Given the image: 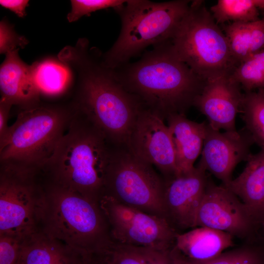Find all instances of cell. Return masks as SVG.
Listing matches in <instances>:
<instances>
[{"label": "cell", "mask_w": 264, "mask_h": 264, "mask_svg": "<svg viewBox=\"0 0 264 264\" xmlns=\"http://www.w3.org/2000/svg\"><path fill=\"white\" fill-rule=\"evenodd\" d=\"M102 53L80 38L67 45L57 58L68 69L69 102L88 119L114 146L128 147L131 135L143 106L117 79L114 70L104 63Z\"/></svg>", "instance_id": "6da1fadb"}, {"label": "cell", "mask_w": 264, "mask_h": 264, "mask_svg": "<svg viewBox=\"0 0 264 264\" xmlns=\"http://www.w3.org/2000/svg\"><path fill=\"white\" fill-rule=\"evenodd\" d=\"M113 70L128 92L164 120L173 114H185L206 81L164 43L154 46L137 62Z\"/></svg>", "instance_id": "7a4b0ae2"}, {"label": "cell", "mask_w": 264, "mask_h": 264, "mask_svg": "<svg viewBox=\"0 0 264 264\" xmlns=\"http://www.w3.org/2000/svg\"><path fill=\"white\" fill-rule=\"evenodd\" d=\"M113 147L96 126L75 110L67 131L41 169L49 182L99 204Z\"/></svg>", "instance_id": "3957f363"}, {"label": "cell", "mask_w": 264, "mask_h": 264, "mask_svg": "<svg viewBox=\"0 0 264 264\" xmlns=\"http://www.w3.org/2000/svg\"><path fill=\"white\" fill-rule=\"evenodd\" d=\"M83 254H96L112 242L99 204L47 180L40 230Z\"/></svg>", "instance_id": "277c9868"}, {"label": "cell", "mask_w": 264, "mask_h": 264, "mask_svg": "<svg viewBox=\"0 0 264 264\" xmlns=\"http://www.w3.org/2000/svg\"><path fill=\"white\" fill-rule=\"evenodd\" d=\"M191 0L156 2L128 0L116 10L121 29L112 47L102 54L104 64L115 69L151 45L169 40L188 12Z\"/></svg>", "instance_id": "5b68a950"}, {"label": "cell", "mask_w": 264, "mask_h": 264, "mask_svg": "<svg viewBox=\"0 0 264 264\" xmlns=\"http://www.w3.org/2000/svg\"><path fill=\"white\" fill-rule=\"evenodd\" d=\"M165 43L206 81L231 75L236 67L228 39L203 0L191 1L188 12Z\"/></svg>", "instance_id": "8992f818"}, {"label": "cell", "mask_w": 264, "mask_h": 264, "mask_svg": "<svg viewBox=\"0 0 264 264\" xmlns=\"http://www.w3.org/2000/svg\"><path fill=\"white\" fill-rule=\"evenodd\" d=\"M75 110L69 103L39 104L21 110L0 141V161L41 167L67 131Z\"/></svg>", "instance_id": "52a82bcc"}, {"label": "cell", "mask_w": 264, "mask_h": 264, "mask_svg": "<svg viewBox=\"0 0 264 264\" xmlns=\"http://www.w3.org/2000/svg\"><path fill=\"white\" fill-rule=\"evenodd\" d=\"M46 182L40 167L0 161V236L23 241L40 230Z\"/></svg>", "instance_id": "ba28073f"}, {"label": "cell", "mask_w": 264, "mask_h": 264, "mask_svg": "<svg viewBox=\"0 0 264 264\" xmlns=\"http://www.w3.org/2000/svg\"><path fill=\"white\" fill-rule=\"evenodd\" d=\"M165 189V180L153 166L136 157L127 147L114 146L106 173L103 195L167 220Z\"/></svg>", "instance_id": "9c48e42d"}, {"label": "cell", "mask_w": 264, "mask_h": 264, "mask_svg": "<svg viewBox=\"0 0 264 264\" xmlns=\"http://www.w3.org/2000/svg\"><path fill=\"white\" fill-rule=\"evenodd\" d=\"M99 204L114 242L161 251H168L173 246L178 232L166 219L124 205L106 195Z\"/></svg>", "instance_id": "30bf717a"}, {"label": "cell", "mask_w": 264, "mask_h": 264, "mask_svg": "<svg viewBox=\"0 0 264 264\" xmlns=\"http://www.w3.org/2000/svg\"><path fill=\"white\" fill-rule=\"evenodd\" d=\"M127 148L141 160L155 167L167 181L178 176L170 130L157 113L143 107Z\"/></svg>", "instance_id": "8fae6325"}, {"label": "cell", "mask_w": 264, "mask_h": 264, "mask_svg": "<svg viewBox=\"0 0 264 264\" xmlns=\"http://www.w3.org/2000/svg\"><path fill=\"white\" fill-rule=\"evenodd\" d=\"M258 224L242 201L224 186L208 178L199 207L197 227H207L243 238Z\"/></svg>", "instance_id": "7c38bea8"}, {"label": "cell", "mask_w": 264, "mask_h": 264, "mask_svg": "<svg viewBox=\"0 0 264 264\" xmlns=\"http://www.w3.org/2000/svg\"><path fill=\"white\" fill-rule=\"evenodd\" d=\"M255 142L243 128L239 131L221 132L207 124L205 137L198 165L226 186L231 181L236 166L246 161Z\"/></svg>", "instance_id": "4fadbf2b"}, {"label": "cell", "mask_w": 264, "mask_h": 264, "mask_svg": "<svg viewBox=\"0 0 264 264\" xmlns=\"http://www.w3.org/2000/svg\"><path fill=\"white\" fill-rule=\"evenodd\" d=\"M206 173L198 164L190 172L165 181L166 219L177 231L196 227L198 210L208 180Z\"/></svg>", "instance_id": "5bb4252c"}, {"label": "cell", "mask_w": 264, "mask_h": 264, "mask_svg": "<svg viewBox=\"0 0 264 264\" xmlns=\"http://www.w3.org/2000/svg\"><path fill=\"white\" fill-rule=\"evenodd\" d=\"M240 85L230 75L206 80L194 106L203 114L213 129L235 131L236 118L243 98Z\"/></svg>", "instance_id": "9a60e30c"}, {"label": "cell", "mask_w": 264, "mask_h": 264, "mask_svg": "<svg viewBox=\"0 0 264 264\" xmlns=\"http://www.w3.org/2000/svg\"><path fill=\"white\" fill-rule=\"evenodd\" d=\"M19 50L5 54L0 65V100L18 106L22 110L41 101L34 78L33 65H28L21 59Z\"/></svg>", "instance_id": "2e32d148"}, {"label": "cell", "mask_w": 264, "mask_h": 264, "mask_svg": "<svg viewBox=\"0 0 264 264\" xmlns=\"http://www.w3.org/2000/svg\"><path fill=\"white\" fill-rule=\"evenodd\" d=\"M233 236L207 227H197L176 235L173 249L183 260L204 262L212 260L234 244Z\"/></svg>", "instance_id": "e0dca14e"}, {"label": "cell", "mask_w": 264, "mask_h": 264, "mask_svg": "<svg viewBox=\"0 0 264 264\" xmlns=\"http://www.w3.org/2000/svg\"><path fill=\"white\" fill-rule=\"evenodd\" d=\"M166 120L175 147L178 176L190 172L201 154L207 123L196 122L178 113L169 115Z\"/></svg>", "instance_id": "ac0fdd59"}, {"label": "cell", "mask_w": 264, "mask_h": 264, "mask_svg": "<svg viewBox=\"0 0 264 264\" xmlns=\"http://www.w3.org/2000/svg\"><path fill=\"white\" fill-rule=\"evenodd\" d=\"M242 172L226 185L259 224L264 225V148L251 154Z\"/></svg>", "instance_id": "d6986e66"}, {"label": "cell", "mask_w": 264, "mask_h": 264, "mask_svg": "<svg viewBox=\"0 0 264 264\" xmlns=\"http://www.w3.org/2000/svg\"><path fill=\"white\" fill-rule=\"evenodd\" d=\"M83 254L39 231L22 242L16 264H77Z\"/></svg>", "instance_id": "ffe728a7"}, {"label": "cell", "mask_w": 264, "mask_h": 264, "mask_svg": "<svg viewBox=\"0 0 264 264\" xmlns=\"http://www.w3.org/2000/svg\"><path fill=\"white\" fill-rule=\"evenodd\" d=\"M236 67L251 56L264 50V16L249 22L222 24Z\"/></svg>", "instance_id": "44dd1931"}, {"label": "cell", "mask_w": 264, "mask_h": 264, "mask_svg": "<svg viewBox=\"0 0 264 264\" xmlns=\"http://www.w3.org/2000/svg\"><path fill=\"white\" fill-rule=\"evenodd\" d=\"M36 85L40 95L60 96L69 89L70 73L67 67L57 58H45L32 63Z\"/></svg>", "instance_id": "7402d4cb"}, {"label": "cell", "mask_w": 264, "mask_h": 264, "mask_svg": "<svg viewBox=\"0 0 264 264\" xmlns=\"http://www.w3.org/2000/svg\"><path fill=\"white\" fill-rule=\"evenodd\" d=\"M241 112L255 143L264 148V89L244 92Z\"/></svg>", "instance_id": "603a6c76"}, {"label": "cell", "mask_w": 264, "mask_h": 264, "mask_svg": "<svg viewBox=\"0 0 264 264\" xmlns=\"http://www.w3.org/2000/svg\"><path fill=\"white\" fill-rule=\"evenodd\" d=\"M210 11L218 24L249 22L261 19L256 0H219Z\"/></svg>", "instance_id": "cb8c5ba5"}, {"label": "cell", "mask_w": 264, "mask_h": 264, "mask_svg": "<svg viewBox=\"0 0 264 264\" xmlns=\"http://www.w3.org/2000/svg\"><path fill=\"white\" fill-rule=\"evenodd\" d=\"M230 76L244 92L264 89V50L239 65Z\"/></svg>", "instance_id": "d4e9b609"}, {"label": "cell", "mask_w": 264, "mask_h": 264, "mask_svg": "<svg viewBox=\"0 0 264 264\" xmlns=\"http://www.w3.org/2000/svg\"><path fill=\"white\" fill-rule=\"evenodd\" d=\"M95 254L103 264H148L140 247L121 245L113 242Z\"/></svg>", "instance_id": "484cf974"}, {"label": "cell", "mask_w": 264, "mask_h": 264, "mask_svg": "<svg viewBox=\"0 0 264 264\" xmlns=\"http://www.w3.org/2000/svg\"><path fill=\"white\" fill-rule=\"evenodd\" d=\"M127 0H71V10L67 15L69 22L78 21L82 17L92 12L113 8L116 10L121 7Z\"/></svg>", "instance_id": "4316f807"}, {"label": "cell", "mask_w": 264, "mask_h": 264, "mask_svg": "<svg viewBox=\"0 0 264 264\" xmlns=\"http://www.w3.org/2000/svg\"><path fill=\"white\" fill-rule=\"evenodd\" d=\"M28 40L23 36L18 34L14 25L7 20L0 22V53L6 54L17 49L24 48Z\"/></svg>", "instance_id": "83f0119b"}, {"label": "cell", "mask_w": 264, "mask_h": 264, "mask_svg": "<svg viewBox=\"0 0 264 264\" xmlns=\"http://www.w3.org/2000/svg\"><path fill=\"white\" fill-rule=\"evenodd\" d=\"M22 242L15 237L0 236V264H16Z\"/></svg>", "instance_id": "f1b7e54d"}, {"label": "cell", "mask_w": 264, "mask_h": 264, "mask_svg": "<svg viewBox=\"0 0 264 264\" xmlns=\"http://www.w3.org/2000/svg\"><path fill=\"white\" fill-rule=\"evenodd\" d=\"M252 249L239 248L224 252L218 257L204 262H192L182 259L188 264H242Z\"/></svg>", "instance_id": "f546056e"}, {"label": "cell", "mask_w": 264, "mask_h": 264, "mask_svg": "<svg viewBox=\"0 0 264 264\" xmlns=\"http://www.w3.org/2000/svg\"><path fill=\"white\" fill-rule=\"evenodd\" d=\"M148 264H173L169 250L161 251L148 248H141Z\"/></svg>", "instance_id": "4dcf8cb0"}, {"label": "cell", "mask_w": 264, "mask_h": 264, "mask_svg": "<svg viewBox=\"0 0 264 264\" xmlns=\"http://www.w3.org/2000/svg\"><path fill=\"white\" fill-rule=\"evenodd\" d=\"M29 2L27 0H0V4L19 17L23 18L26 15V9L29 6Z\"/></svg>", "instance_id": "1f68e13d"}, {"label": "cell", "mask_w": 264, "mask_h": 264, "mask_svg": "<svg viewBox=\"0 0 264 264\" xmlns=\"http://www.w3.org/2000/svg\"><path fill=\"white\" fill-rule=\"evenodd\" d=\"M12 105L0 100V141L7 134L9 129L8 121Z\"/></svg>", "instance_id": "d6a6232c"}, {"label": "cell", "mask_w": 264, "mask_h": 264, "mask_svg": "<svg viewBox=\"0 0 264 264\" xmlns=\"http://www.w3.org/2000/svg\"><path fill=\"white\" fill-rule=\"evenodd\" d=\"M242 264H264V258L257 250L252 249Z\"/></svg>", "instance_id": "836d02e7"}, {"label": "cell", "mask_w": 264, "mask_h": 264, "mask_svg": "<svg viewBox=\"0 0 264 264\" xmlns=\"http://www.w3.org/2000/svg\"><path fill=\"white\" fill-rule=\"evenodd\" d=\"M77 264H103L94 254H86L82 255Z\"/></svg>", "instance_id": "e575fe53"}, {"label": "cell", "mask_w": 264, "mask_h": 264, "mask_svg": "<svg viewBox=\"0 0 264 264\" xmlns=\"http://www.w3.org/2000/svg\"><path fill=\"white\" fill-rule=\"evenodd\" d=\"M169 253L173 264H188L172 248L169 250Z\"/></svg>", "instance_id": "d590c367"}]
</instances>
